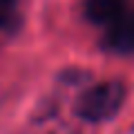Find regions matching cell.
<instances>
[{"label": "cell", "mask_w": 134, "mask_h": 134, "mask_svg": "<svg viewBox=\"0 0 134 134\" xmlns=\"http://www.w3.org/2000/svg\"><path fill=\"white\" fill-rule=\"evenodd\" d=\"M105 45L116 54H134V11H125L107 27Z\"/></svg>", "instance_id": "2"}, {"label": "cell", "mask_w": 134, "mask_h": 134, "mask_svg": "<svg viewBox=\"0 0 134 134\" xmlns=\"http://www.w3.org/2000/svg\"><path fill=\"white\" fill-rule=\"evenodd\" d=\"M85 14L94 25L110 27L125 14V0H87Z\"/></svg>", "instance_id": "3"}, {"label": "cell", "mask_w": 134, "mask_h": 134, "mask_svg": "<svg viewBox=\"0 0 134 134\" xmlns=\"http://www.w3.org/2000/svg\"><path fill=\"white\" fill-rule=\"evenodd\" d=\"M125 103V85L119 81H105L85 90L76 100V114L90 123H103L119 114Z\"/></svg>", "instance_id": "1"}, {"label": "cell", "mask_w": 134, "mask_h": 134, "mask_svg": "<svg viewBox=\"0 0 134 134\" xmlns=\"http://www.w3.org/2000/svg\"><path fill=\"white\" fill-rule=\"evenodd\" d=\"M18 20V0H0V31L11 29Z\"/></svg>", "instance_id": "4"}]
</instances>
